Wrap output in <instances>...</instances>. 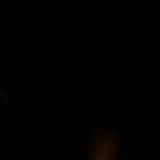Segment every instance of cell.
<instances>
[{"label":"cell","instance_id":"obj_1","mask_svg":"<svg viewBox=\"0 0 160 160\" xmlns=\"http://www.w3.org/2000/svg\"><path fill=\"white\" fill-rule=\"evenodd\" d=\"M94 160H112V151L109 148L108 143H104L98 148V152L95 155Z\"/></svg>","mask_w":160,"mask_h":160}]
</instances>
